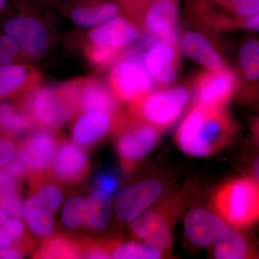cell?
<instances>
[{
  "instance_id": "obj_1",
  "label": "cell",
  "mask_w": 259,
  "mask_h": 259,
  "mask_svg": "<svg viewBox=\"0 0 259 259\" xmlns=\"http://www.w3.org/2000/svg\"><path fill=\"white\" fill-rule=\"evenodd\" d=\"M238 125L224 107L194 105L175 135L181 151L192 157L207 158L228 147Z\"/></svg>"
},
{
  "instance_id": "obj_2",
  "label": "cell",
  "mask_w": 259,
  "mask_h": 259,
  "mask_svg": "<svg viewBox=\"0 0 259 259\" xmlns=\"http://www.w3.org/2000/svg\"><path fill=\"white\" fill-rule=\"evenodd\" d=\"M78 79L40 83L16 100L36 126L61 128L76 116L79 102Z\"/></svg>"
},
{
  "instance_id": "obj_3",
  "label": "cell",
  "mask_w": 259,
  "mask_h": 259,
  "mask_svg": "<svg viewBox=\"0 0 259 259\" xmlns=\"http://www.w3.org/2000/svg\"><path fill=\"white\" fill-rule=\"evenodd\" d=\"M213 204L219 215L236 229L253 226L259 219V187L252 178H239L223 185Z\"/></svg>"
},
{
  "instance_id": "obj_4",
  "label": "cell",
  "mask_w": 259,
  "mask_h": 259,
  "mask_svg": "<svg viewBox=\"0 0 259 259\" xmlns=\"http://www.w3.org/2000/svg\"><path fill=\"white\" fill-rule=\"evenodd\" d=\"M182 193L174 194L161 203L150 207L131 222V231L146 244L163 251L173 245L174 227L185 205Z\"/></svg>"
},
{
  "instance_id": "obj_5",
  "label": "cell",
  "mask_w": 259,
  "mask_h": 259,
  "mask_svg": "<svg viewBox=\"0 0 259 259\" xmlns=\"http://www.w3.org/2000/svg\"><path fill=\"white\" fill-rule=\"evenodd\" d=\"M190 97L188 89L182 86L151 92L130 102V117L162 131L176 122Z\"/></svg>"
},
{
  "instance_id": "obj_6",
  "label": "cell",
  "mask_w": 259,
  "mask_h": 259,
  "mask_svg": "<svg viewBox=\"0 0 259 259\" xmlns=\"http://www.w3.org/2000/svg\"><path fill=\"white\" fill-rule=\"evenodd\" d=\"M111 65L109 85L119 100L130 103L153 91L154 81L139 51L127 49Z\"/></svg>"
},
{
  "instance_id": "obj_7",
  "label": "cell",
  "mask_w": 259,
  "mask_h": 259,
  "mask_svg": "<svg viewBox=\"0 0 259 259\" xmlns=\"http://www.w3.org/2000/svg\"><path fill=\"white\" fill-rule=\"evenodd\" d=\"M59 141L54 130L37 126L18 141V152L26 167L30 191L50 178Z\"/></svg>"
},
{
  "instance_id": "obj_8",
  "label": "cell",
  "mask_w": 259,
  "mask_h": 259,
  "mask_svg": "<svg viewBox=\"0 0 259 259\" xmlns=\"http://www.w3.org/2000/svg\"><path fill=\"white\" fill-rule=\"evenodd\" d=\"M3 32L18 42L27 59H40L54 47V30L44 19L29 13H19L5 18Z\"/></svg>"
},
{
  "instance_id": "obj_9",
  "label": "cell",
  "mask_w": 259,
  "mask_h": 259,
  "mask_svg": "<svg viewBox=\"0 0 259 259\" xmlns=\"http://www.w3.org/2000/svg\"><path fill=\"white\" fill-rule=\"evenodd\" d=\"M179 31L175 29L163 36H151L146 40L143 59L151 78L158 86L170 84L176 79L180 69Z\"/></svg>"
},
{
  "instance_id": "obj_10",
  "label": "cell",
  "mask_w": 259,
  "mask_h": 259,
  "mask_svg": "<svg viewBox=\"0 0 259 259\" xmlns=\"http://www.w3.org/2000/svg\"><path fill=\"white\" fill-rule=\"evenodd\" d=\"M161 130L133 120L118 133L115 148L122 170L130 174L156 146Z\"/></svg>"
},
{
  "instance_id": "obj_11",
  "label": "cell",
  "mask_w": 259,
  "mask_h": 259,
  "mask_svg": "<svg viewBox=\"0 0 259 259\" xmlns=\"http://www.w3.org/2000/svg\"><path fill=\"white\" fill-rule=\"evenodd\" d=\"M164 183L158 179L135 182L121 190L114 200V211L122 223H131L157 202L164 193Z\"/></svg>"
},
{
  "instance_id": "obj_12",
  "label": "cell",
  "mask_w": 259,
  "mask_h": 259,
  "mask_svg": "<svg viewBox=\"0 0 259 259\" xmlns=\"http://www.w3.org/2000/svg\"><path fill=\"white\" fill-rule=\"evenodd\" d=\"M238 73L227 67L219 71H202L194 81V105L224 107L239 88Z\"/></svg>"
},
{
  "instance_id": "obj_13",
  "label": "cell",
  "mask_w": 259,
  "mask_h": 259,
  "mask_svg": "<svg viewBox=\"0 0 259 259\" xmlns=\"http://www.w3.org/2000/svg\"><path fill=\"white\" fill-rule=\"evenodd\" d=\"M132 118L113 116L102 112H90L79 115L73 125V142L80 147L89 148L98 144L109 134L117 135Z\"/></svg>"
},
{
  "instance_id": "obj_14",
  "label": "cell",
  "mask_w": 259,
  "mask_h": 259,
  "mask_svg": "<svg viewBox=\"0 0 259 259\" xmlns=\"http://www.w3.org/2000/svg\"><path fill=\"white\" fill-rule=\"evenodd\" d=\"M90 171V161L84 149L68 140L59 139L50 178L59 185L73 187L86 180Z\"/></svg>"
},
{
  "instance_id": "obj_15",
  "label": "cell",
  "mask_w": 259,
  "mask_h": 259,
  "mask_svg": "<svg viewBox=\"0 0 259 259\" xmlns=\"http://www.w3.org/2000/svg\"><path fill=\"white\" fill-rule=\"evenodd\" d=\"M139 35L140 29L132 19L117 16L94 27L87 34L83 44L122 54Z\"/></svg>"
},
{
  "instance_id": "obj_16",
  "label": "cell",
  "mask_w": 259,
  "mask_h": 259,
  "mask_svg": "<svg viewBox=\"0 0 259 259\" xmlns=\"http://www.w3.org/2000/svg\"><path fill=\"white\" fill-rule=\"evenodd\" d=\"M186 238L192 244L208 247L226 238L231 228L221 216L204 209H195L184 221Z\"/></svg>"
},
{
  "instance_id": "obj_17",
  "label": "cell",
  "mask_w": 259,
  "mask_h": 259,
  "mask_svg": "<svg viewBox=\"0 0 259 259\" xmlns=\"http://www.w3.org/2000/svg\"><path fill=\"white\" fill-rule=\"evenodd\" d=\"M78 80L79 94L76 116L90 112H102L113 116L124 115L121 112L119 99L107 83L95 76Z\"/></svg>"
},
{
  "instance_id": "obj_18",
  "label": "cell",
  "mask_w": 259,
  "mask_h": 259,
  "mask_svg": "<svg viewBox=\"0 0 259 259\" xmlns=\"http://www.w3.org/2000/svg\"><path fill=\"white\" fill-rule=\"evenodd\" d=\"M178 18L179 0H154L132 20L151 36H163L176 29Z\"/></svg>"
},
{
  "instance_id": "obj_19",
  "label": "cell",
  "mask_w": 259,
  "mask_h": 259,
  "mask_svg": "<svg viewBox=\"0 0 259 259\" xmlns=\"http://www.w3.org/2000/svg\"><path fill=\"white\" fill-rule=\"evenodd\" d=\"M42 75L30 65H0V100L17 99L41 83Z\"/></svg>"
},
{
  "instance_id": "obj_20",
  "label": "cell",
  "mask_w": 259,
  "mask_h": 259,
  "mask_svg": "<svg viewBox=\"0 0 259 259\" xmlns=\"http://www.w3.org/2000/svg\"><path fill=\"white\" fill-rule=\"evenodd\" d=\"M180 48L185 55L207 70L219 71L228 66L212 42L200 32L194 30L185 32L181 37Z\"/></svg>"
},
{
  "instance_id": "obj_21",
  "label": "cell",
  "mask_w": 259,
  "mask_h": 259,
  "mask_svg": "<svg viewBox=\"0 0 259 259\" xmlns=\"http://www.w3.org/2000/svg\"><path fill=\"white\" fill-rule=\"evenodd\" d=\"M120 14V8L110 2L96 1L75 5L69 12V20L79 28H94Z\"/></svg>"
},
{
  "instance_id": "obj_22",
  "label": "cell",
  "mask_w": 259,
  "mask_h": 259,
  "mask_svg": "<svg viewBox=\"0 0 259 259\" xmlns=\"http://www.w3.org/2000/svg\"><path fill=\"white\" fill-rule=\"evenodd\" d=\"M37 127L16 99L0 100V135L18 139Z\"/></svg>"
},
{
  "instance_id": "obj_23",
  "label": "cell",
  "mask_w": 259,
  "mask_h": 259,
  "mask_svg": "<svg viewBox=\"0 0 259 259\" xmlns=\"http://www.w3.org/2000/svg\"><path fill=\"white\" fill-rule=\"evenodd\" d=\"M112 202L110 194L95 190L85 199L83 226L92 231L105 229L111 222Z\"/></svg>"
},
{
  "instance_id": "obj_24",
  "label": "cell",
  "mask_w": 259,
  "mask_h": 259,
  "mask_svg": "<svg viewBox=\"0 0 259 259\" xmlns=\"http://www.w3.org/2000/svg\"><path fill=\"white\" fill-rule=\"evenodd\" d=\"M36 258H81L82 248L81 241L56 233L48 237L33 254Z\"/></svg>"
},
{
  "instance_id": "obj_25",
  "label": "cell",
  "mask_w": 259,
  "mask_h": 259,
  "mask_svg": "<svg viewBox=\"0 0 259 259\" xmlns=\"http://www.w3.org/2000/svg\"><path fill=\"white\" fill-rule=\"evenodd\" d=\"M23 218L30 231L35 236L47 238L54 233V217L39 207L32 194L24 202Z\"/></svg>"
},
{
  "instance_id": "obj_26",
  "label": "cell",
  "mask_w": 259,
  "mask_h": 259,
  "mask_svg": "<svg viewBox=\"0 0 259 259\" xmlns=\"http://www.w3.org/2000/svg\"><path fill=\"white\" fill-rule=\"evenodd\" d=\"M111 258L159 259L165 258L164 251L146 243L108 240Z\"/></svg>"
},
{
  "instance_id": "obj_27",
  "label": "cell",
  "mask_w": 259,
  "mask_h": 259,
  "mask_svg": "<svg viewBox=\"0 0 259 259\" xmlns=\"http://www.w3.org/2000/svg\"><path fill=\"white\" fill-rule=\"evenodd\" d=\"M213 255L218 259H245L254 255L245 237L236 228H231L229 234L214 244Z\"/></svg>"
},
{
  "instance_id": "obj_28",
  "label": "cell",
  "mask_w": 259,
  "mask_h": 259,
  "mask_svg": "<svg viewBox=\"0 0 259 259\" xmlns=\"http://www.w3.org/2000/svg\"><path fill=\"white\" fill-rule=\"evenodd\" d=\"M240 66L249 83H258L259 76V44L256 39L245 41L238 54Z\"/></svg>"
},
{
  "instance_id": "obj_29",
  "label": "cell",
  "mask_w": 259,
  "mask_h": 259,
  "mask_svg": "<svg viewBox=\"0 0 259 259\" xmlns=\"http://www.w3.org/2000/svg\"><path fill=\"white\" fill-rule=\"evenodd\" d=\"M42 182L35 190L31 191L39 207L48 214L54 216L63 200L60 189L51 183Z\"/></svg>"
},
{
  "instance_id": "obj_30",
  "label": "cell",
  "mask_w": 259,
  "mask_h": 259,
  "mask_svg": "<svg viewBox=\"0 0 259 259\" xmlns=\"http://www.w3.org/2000/svg\"><path fill=\"white\" fill-rule=\"evenodd\" d=\"M0 227L16 248H20L26 253H30L35 248L31 237L20 219L10 218Z\"/></svg>"
},
{
  "instance_id": "obj_31",
  "label": "cell",
  "mask_w": 259,
  "mask_h": 259,
  "mask_svg": "<svg viewBox=\"0 0 259 259\" xmlns=\"http://www.w3.org/2000/svg\"><path fill=\"white\" fill-rule=\"evenodd\" d=\"M85 199L75 195L67 199L63 208L61 219L64 226L70 230H76L83 225Z\"/></svg>"
},
{
  "instance_id": "obj_32",
  "label": "cell",
  "mask_w": 259,
  "mask_h": 259,
  "mask_svg": "<svg viewBox=\"0 0 259 259\" xmlns=\"http://www.w3.org/2000/svg\"><path fill=\"white\" fill-rule=\"evenodd\" d=\"M224 6L237 15L241 23L258 14L259 0H224Z\"/></svg>"
},
{
  "instance_id": "obj_33",
  "label": "cell",
  "mask_w": 259,
  "mask_h": 259,
  "mask_svg": "<svg viewBox=\"0 0 259 259\" xmlns=\"http://www.w3.org/2000/svg\"><path fill=\"white\" fill-rule=\"evenodd\" d=\"M83 258H111L107 240L95 241L84 239L81 241Z\"/></svg>"
},
{
  "instance_id": "obj_34",
  "label": "cell",
  "mask_w": 259,
  "mask_h": 259,
  "mask_svg": "<svg viewBox=\"0 0 259 259\" xmlns=\"http://www.w3.org/2000/svg\"><path fill=\"white\" fill-rule=\"evenodd\" d=\"M18 139L0 135V169L15 158L18 151Z\"/></svg>"
},
{
  "instance_id": "obj_35",
  "label": "cell",
  "mask_w": 259,
  "mask_h": 259,
  "mask_svg": "<svg viewBox=\"0 0 259 259\" xmlns=\"http://www.w3.org/2000/svg\"><path fill=\"white\" fill-rule=\"evenodd\" d=\"M2 170L19 185L23 183L27 178L26 167L18 151L15 158Z\"/></svg>"
},
{
  "instance_id": "obj_36",
  "label": "cell",
  "mask_w": 259,
  "mask_h": 259,
  "mask_svg": "<svg viewBox=\"0 0 259 259\" xmlns=\"http://www.w3.org/2000/svg\"><path fill=\"white\" fill-rule=\"evenodd\" d=\"M0 207L12 218H23V204L20 195H8L0 197Z\"/></svg>"
},
{
  "instance_id": "obj_37",
  "label": "cell",
  "mask_w": 259,
  "mask_h": 259,
  "mask_svg": "<svg viewBox=\"0 0 259 259\" xmlns=\"http://www.w3.org/2000/svg\"><path fill=\"white\" fill-rule=\"evenodd\" d=\"M120 182L118 178L112 174L104 173L99 175L95 180L97 190L104 191L107 194L115 193L118 188Z\"/></svg>"
},
{
  "instance_id": "obj_38",
  "label": "cell",
  "mask_w": 259,
  "mask_h": 259,
  "mask_svg": "<svg viewBox=\"0 0 259 259\" xmlns=\"http://www.w3.org/2000/svg\"><path fill=\"white\" fill-rule=\"evenodd\" d=\"M128 12L130 17L134 18L143 8L154 0H119Z\"/></svg>"
},
{
  "instance_id": "obj_39",
  "label": "cell",
  "mask_w": 259,
  "mask_h": 259,
  "mask_svg": "<svg viewBox=\"0 0 259 259\" xmlns=\"http://www.w3.org/2000/svg\"><path fill=\"white\" fill-rule=\"evenodd\" d=\"M25 254V251L16 247L0 248V259L22 258Z\"/></svg>"
},
{
  "instance_id": "obj_40",
  "label": "cell",
  "mask_w": 259,
  "mask_h": 259,
  "mask_svg": "<svg viewBox=\"0 0 259 259\" xmlns=\"http://www.w3.org/2000/svg\"><path fill=\"white\" fill-rule=\"evenodd\" d=\"M258 14L254 15L248 19L242 21V25L245 28L250 29V30H258Z\"/></svg>"
},
{
  "instance_id": "obj_41",
  "label": "cell",
  "mask_w": 259,
  "mask_h": 259,
  "mask_svg": "<svg viewBox=\"0 0 259 259\" xmlns=\"http://www.w3.org/2000/svg\"><path fill=\"white\" fill-rule=\"evenodd\" d=\"M8 247L15 246L0 227V248H8Z\"/></svg>"
},
{
  "instance_id": "obj_42",
  "label": "cell",
  "mask_w": 259,
  "mask_h": 259,
  "mask_svg": "<svg viewBox=\"0 0 259 259\" xmlns=\"http://www.w3.org/2000/svg\"><path fill=\"white\" fill-rule=\"evenodd\" d=\"M10 218H11V216L4 209L0 207V226L8 221Z\"/></svg>"
},
{
  "instance_id": "obj_43",
  "label": "cell",
  "mask_w": 259,
  "mask_h": 259,
  "mask_svg": "<svg viewBox=\"0 0 259 259\" xmlns=\"http://www.w3.org/2000/svg\"><path fill=\"white\" fill-rule=\"evenodd\" d=\"M7 2L8 0H0V14L3 13L6 7Z\"/></svg>"
},
{
  "instance_id": "obj_44",
  "label": "cell",
  "mask_w": 259,
  "mask_h": 259,
  "mask_svg": "<svg viewBox=\"0 0 259 259\" xmlns=\"http://www.w3.org/2000/svg\"><path fill=\"white\" fill-rule=\"evenodd\" d=\"M215 1L218 2V3H221L223 6H224V0H215Z\"/></svg>"
},
{
  "instance_id": "obj_45",
  "label": "cell",
  "mask_w": 259,
  "mask_h": 259,
  "mask_svg": "<svg viewBox=\"0 0 259 259\" xmlns=\"http://www.w3.org/2000/svg\"><path fill=\"white\" fill-rule=\"evenodd\" d=\"M57 1H63V0H57Z\"/></svg>"
}]
</instances>
